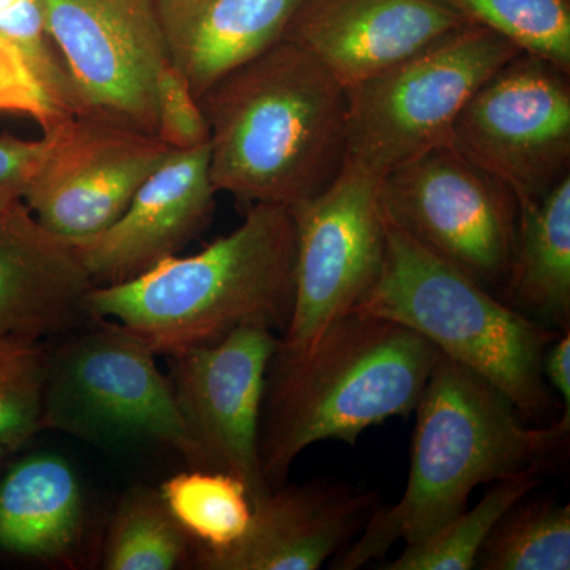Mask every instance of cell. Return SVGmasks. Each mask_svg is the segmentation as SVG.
<instances>
[{
  "label": "cell",
  "instance_id": "cell-4",
  "mask_svg": "<svg viewBox=\"0 0 570 570\" xmlns=\"http://www.w3.org/2000/svg\"><path fill=\"white\" fill-rule=\"evenodd\" d=\"M296 235L291 208L255 204L245 223L189 257L165 258L142 275L94 285L86 306L156 354L209 346L242 326L283 335L295 298Z\"/></svg>",
  "mask_w": 570,
  "mask_h": 570
},
{
  "label": "cell",
  "instance_id": "cell-16",
  "mask_svg": "<svg viewBox=\"0 0 570 570\" xmlns=\"http://www.w3.org/2000/svg\"><path fill=\"white\" fill-rule=\"evenodd\" d=\"M464 24L434 0H305L285 39L348 88Z\"/></svg>",
  "mask_w": 570,
  "mask_h": 570
},
{
  "label": "cell",
  "instance_id": "cell-27",
  "mask_svg": "<svg viewBox=\"0 0 570 570\" xmlns=\"http://www.w3.org/2000/svg\"><path fill=\"white\" fill-rule=\"evenodd\" d=\"M0 36L21 48L59 104L80 116L69 73L45 28L39 0H0Z\"/></svg>",
  "mask_w": 570,
  "mask_h": 570
},
{
  "label": "cell",
  "instance_id": "cell-5",
  "mask_svg": "<svg viewBox=\"0 0 570 570\" xmlns=\"http://www.w3.org/2000/svg\"><path fill=\"white\" fill-rule=\"evenodd\" d=\"M384 265L354 313L387 318L487 379L521 415L553 422L562 407L542 373L543 352L561 335L502 302L387 220Z\"/></svg>",
  "mask_w": 570,
  "mask_h": 570
},
{
  "label": "cell",
  "instance_id": "cell-22",
  "mask_svg": "<svg viewBox=\"0 0 570 570\" xmlns=\"http://www.w3.org/2000/svg\"><path fill=\"white\" fill-rule=\"evenodd\" d=\"M165 505L195 547L224 550L246 534L253 499L246 483L225 472L193 469L165 480Z\"/></svg>",
  "mask_w": 570,
  "mask_h": 570
},
{
  "label": "cell",
  "instance_id": "cell-30",
  "mask_svg": "<svg viewBox=\"0 0 570 570\" xmlns=\"http://www.w3.org/2000/svg\"><path fill=\"white\" fill-rule=\"evenodd\" d=\"M71 121L51 132H45L40 140L0 135V212L24 198L58 151Z\"/></svg>",
  "mask_w": 570,
  "mask_h": 570
},
{
  "label": "cell",
  "instance_id": "cell-7",
  "mask_svg": "<svg viewBox=\"0 0 570 570\" xmlns=\"http://www.w3.org/2000/svg\"><path fill=\"white\" fill-rule=\"evenodd\" d=\"M51 354L45 428L91 441L149 439L195 468V450L156 352L110 321Z\"/></svg>",
  "mask_w": 570,
  "mask_h": 570
},
{
  "label": "cell",
  "instance_id": "cell-26",
  "mask_svg": "<svg viewBox=\"0 0 570 570\" xmlns=\"http://www.w3.org/2000/svg\"><path fill=\"white\" fill-rule=\"evenodd\" d=\"M50 366L41 340L0 332V442L11 453L45 430Z\"/></svg>",
  "mask_w": 570,
  "mask_h": 570
},
{
  "label": "cell",
  "instance_id": "cell-8",
  "mask_svg": "<svg viewBox=\"0 0 570 570\" xmlns=\"http://www.w3.org/2000/svg\"><path fill=\"white\" fill-rule=\"evenodd\" d=\"M385 220L501 295L515 246V195L452 145L400 165L381 181Z\"/></svg>",
  "mask_w": 570,
  "mask_h": 570
},
{
  "label": "cell",
  "instance_id": "cell-25",
  "mask_svg": "<svg viewBox=\"0 0 570 570\" xmlns=\"http://www.w3.org/2000/svg\"><path fill=\"white\" fill-rule=\"evenodd\" d=\"M570 73V0H434Z\"/></svg>",
  "mask_w": 570,
  "mask_h": 570
},
{
  "label": "cell",
  "instance_id": "cell-31",
  "mask_svg": "<svg viewBox=\"0 0 570 570\" xmlns=\"http://www.w3.org/2000/svg\"><path fill=\"white\" fill-rule=\"evenodd\" d=\"M542 373L547 385L560 395L562 411H570V330L547 346Z\"/></svg>",
  "mask_w": 570,
  "mask_h": 570
},
{
  "label": "cell",
  "instance_id": "cell-10",
  "mask_svg": "<svg viewBox=\"0 0 570 570\" xmlns=\"http://www.w3.org/2000/svg\"><path fill=\"white\" fill-rule=\"evenodd\" d=\"M382 179L344 165L328 187L292 206L296 235L295 298L279 347H309L326 326L354 313L384 265L387 224Z\"/></svg>",
  "mask_w": 570,
  "mask_h": 570
},
{
  "label": "cell",
  "instance_id": "cell-12",
  "mask_svg": "<svg viewBox=\"0 0 570 570\" xmlns=\"http://www.w3.org/2000/svg\"><path fill=\"white\" fill-rule=\"evenodd\" d=\"M279 336L242 326L209 346L171 356L170 384L195 450V468L246 483L250 499L272 487L258 456L266 371Z\"/></svg>",
  "mask_w": 570,
  "mask_h": 570
},
{
  "label": "cell",
  "instance_id": "cell-9",
  "mask_svg": "<svg viewBox=\"0 0 570 570\" xmlns=\"http://www.w3.org/2000/svg\"><path fill=\"white\" fill-rule=\"evenodd\" d=\"M450 145L517 204L549 193L570 175L569 71L519 52L464 105Z\"/></svg>",
  "mask_w": 570,
  "mask_h": 570
},
{
  "label": "cell",
  "instance_id": "cell-29",
  "mask_svg": "<svg viewBox=\"0 0 570 570\" xmlns=\"http://www.w3.org/2000/svg\"><path fill=\"white\" fill-rule=\"evenodd\" d=\"M157 138L174 151L209 142V127L189 81L168 61L157 77Z\"/></svg>",
  "mask_w": 570,
  "mask_h": 570
},
{
  "label": "cell",
  "instance_id": "cell-14",
  "mask_svg": "<svg viewBox=\"0 0 570 570\" xmlns=\"http://www.w3.org/2000/svg\"><path fill=\"white\" fill-rule=\"evenodd\" d=\"M379 505L376 491L346 483H281L254 499L238 542L224 550L195 547V562L205 570H317L362 534Z\"/></svg>",
  "mask_w": 570,
  "mask_h": 570
},
{
  "label": "cell",
  "instance_id": "cell-11",
  "mask_svg": "<svg viewBox=\"0 0 570 570\" xmlns=\"http://www.w3.org/2000/svg\"><path fill=\"white\" fill-rule=\"evenodd\" d=\"M80 116L157 137V77L170 61L154 0H39Z\"/></svg>",
  "mask_w": 570,
  "mask_h": 570
},
{
  "label": "cell",
  "instance_id": "cell-3",
  "mask_svg": "<svg viewBox=\"0 0 570 570\" xmlns=\"http://www.w3.org/2000/svg\"><path fill=\"white\" fill-rule=\"evenodd\" d=\"M279 343V341H277ZM438 348L404 325L351 313L303 351L277 344L266 371L258 456L272 489L322 441L354 445L367 428L417 407Z\"/></svg>",
  "mask_w": 570,
  "mask_h": 570
},
{
  "label": "cell",
  "instance_id": "cell-17",
  "mask_svg": "<svg viewBox=\"0 0 570 570\" xmlns=\"http://www.w3.org/2000/svg\"><path fill=\"white\" fill-rule=\"evenodd\" d=\"M69 239L52 234L24 202L0 212V332L43 340L94 321V287Z\"/></svg>",
  "mask_w": 570,
  "mask_h": 570
},
{
  "label": "cell",
  "instance_id": "cell-15",
  "mask_svg": "<svg viewBox=\"0 0 570 570\" xmlns=\"http://www.w3.org/2000/svg\"><path fill=\"white\" fill-rule=\"evenodd\" d=\"M209 156V142L171 151L115 224L70 242L94 284L134 279L197 238L212 219L217 193Z\"/></svg>",
  "mask_w": 570,
  "mask_h": 570
},
{
  "label": "cell",
  "instance_id": "cell-19",
  "mask_svg": "<svg viewBox=\"0 0 570 570\" xmlns=\"http://www.w3.org/2000/svg\"><path fill=\"white\" fill-rule=\"evenodd\" d=\"M85 531L77 472L58 453L39 452L0 479V551L39 561H67Z\"/></svg>",
  "mask_w": 570,
  "mask_h": 570
},
{
  "label": "cell",
  "instance_id": "cell-20",
  "mask_svg": "<svg viewBox=\"0 0 570 570\" xmlns=\"http://www.w3.org/2000/svg\"><path fill=\"white\" fill-rule=\"evenodd\" d=\"M499 298L554 332L570 330V175L519 202L515 246Z\"/></svg>",
  "mask_w": 570,
  "mask_h": 570
},
{
  "label": "cell",
  "instance_id": "cell-13",
  "mask_svg": "<svg viewBox=\"0 0 570 570\" xmlns=\"http://www.w3.org/2000/svg\"><path fill=\"white\" fill-rule=\"evenodd\" d=\"M171 151L154 135L77 116L22 202L52 234L88 238L122 216Z\"/></svg>",
  "mask_w": 570,
  "mask_h": 570
},
{
  "label": "cell",
  "instance_id": "cell-1",
  "mask_svg": "<svg viewBox=\"0 0 570 570\" xmlns=\"http://www.w3.org/2000/svg\"><path fill=\"white\" fill-rule=\"evenodd\" d=\"M406 490L379 505L358 535L332 560L356 570L396 542H419L468 509L472 491L499 480L551 471L568 450L570 411L549 426H528L510 397L438 351L415 407Z\"/></svg>",
  "mask_w": 570,
  "mask_h": 570
},
{
  "label": "cell",
  "instance_id": "cell-23",
  "mask_svg": "<svg viewBox=\"0 0 570 570\" xmlns=\"http://www.w3.org/2000/svg\"><path fill=\"white\" fill-rule=\"evenodd\" d=\"M190 538L165 505L159 490H130L112 513L104 569L174 570L189 557Z\"/></svg>",
  "mask_w": 570,
  "mask_h": 570
},
{
  "label": "cell",
  "instance_id": "cell-18",
  "mask_svg": "<svg viewBox=\"0 0 570 570\" xmlns=\"http://www.w3.org/2000/svg\"><path fill=\"white\" fill-rule=\"evenodd\" d=\"M305 0H154L170 61L197 100L284 39Z\"/></svg>",
  "mask_w": 570,
  "mask_h": 570
},
{
  "label": "cell",
  "instance_id": "cell-21",
  "mask_svg": "<svg viewBox=\"0 0 570 570\" xmlns=\"http://www.w3.org/2000/svg\"><path fill=\"white\" fill-rule=\"evenodd\" d=\"M530 494L510 505L494 524L479 551L475 569H570V505L553 497Z\"/></svg>",
  "mask_w": 570,
  "mask_h": 570
},
{
  "label": "cell",
  "instance_id": "cell-24",
  "mask_svg": "<svg viewBox=\"0 0 570 570\" xmlns=\"http://www.w3.org/2000/svg\"><path fill=\"white\" fill-rule=\"evenodd\" d=\"M539 475H520L491 483V489L472 509L453 517L439 530L406 549L382 570H472L483 542L510 505L532 493Z\"/></svg>",
  "mask_w": 570,
  "mask_h": 570
},
{
  "label": "cell",
  "instance_id": "cell-6",
  "mask_svg": "<svg viewBox=\"0 0 570 570\" xmlns=\"http://www.w3.org/2000/svg\"><path fill=\"white\" fill-rule=\"evenodd\" d=\"M519 52L497 32L464 24L348 86L344 165L382 179L420 154L449 145L468 100Z\"/></svg>",
  "mask_w": 570,
  "mask_h": 570
},
{
  "label": "cell",
  "instance_id": "cell-2",
  "mask_svg": "<svg viewBox=\"0 0 570 570\" xmlns=\"http://www.w3.org/2000/svg\"><path fill=\"white\" fill-rule=\"evenodd\" d=\"M217 193L287 208L324 193L346 163V88L284 39L198 100Z\"/></svg>",
  "mask_w": 570,
  "mask_h": 570
},
{
  "label": "cell",
  "instance_id": "cell-32",
  "mask_svg": "<svg viewBox=\"0 0 570 570\" xmlns=\"http://www.w3.org/2000/svg\"><path fill=\"white\" fill-rule=\"evenodd\" d=\"M10 455V450L7 449L6 445L2 444V442H0V466H2L3 461L9 459Z\"/></svg>",
  "mask_w": 570,
  "mask_h": 570
},
{
  "label": "cell",
  "instance_id": "cell-28",
  "mask_svg": "<svg viewBox=\"0 0 570 570\" xmlns=\"http://www.w3.org/2000/svg\"><path fill=\"white\" fill-rule=\"evenodd\" d=\"M0 112L29 116L45 132L77 118L59 104L31 59L0 36Z\"/></svg>",
  "mask_w": 570,
  "mask_h": 570
}]
</instances>
